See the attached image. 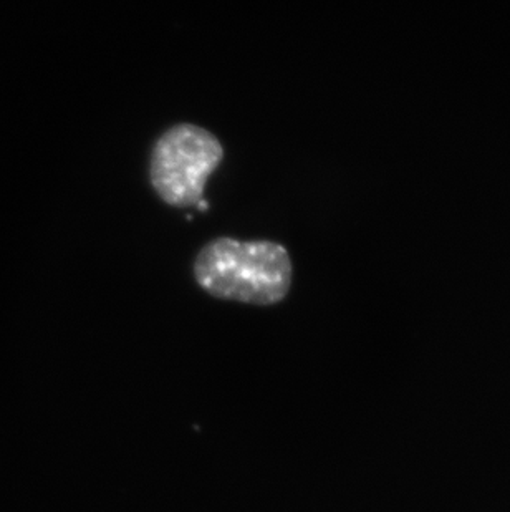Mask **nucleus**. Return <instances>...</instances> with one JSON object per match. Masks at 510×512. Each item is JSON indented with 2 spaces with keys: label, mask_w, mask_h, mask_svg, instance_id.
<instances>
[{
  "label": "nucleus",
  "mask_w": 510,
  "mask_h": 512,
  "mask_svg": "<svg viewBox=\"0 0 510 512\" xmlns=\"http://www.w3.org/2000/svg\"><path fill=\"white\" fill-rule=\"evenodd\" d=\"M193 276L214 299L270 307L284 302L290 294L294 262L280 242L221 236L199 249Z\"/></svg>",
  "instance_id": "nucleus-1"
},
{
  "label": "nucleus",
  "mask_w": 510,
  "mask_h": 512,
  "mask_svg": "<svg viewBox=\"0 0 510 512\" xmlns=\"http://www.w3.org/2000/svg\"><path fill=\"white\" fill-rule=\"evenodd\" d=\"M224 155L221 140L204 126L186 121L169 126L151 148V188L171 208H194Z\"/></svg>",
  "instance_id": "nucleus-2"
}]
</instances>
